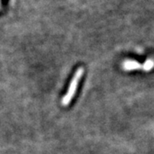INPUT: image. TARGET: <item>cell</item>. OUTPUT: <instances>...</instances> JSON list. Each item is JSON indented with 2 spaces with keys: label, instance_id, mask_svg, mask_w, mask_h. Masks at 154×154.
<instances>
[{
  "label": "cell",
  "instance_id": "1",
  "mask_svg": "<svg viewBox=\"0 0 154 154\" xmlns=\"http://www.w3.org/2000/svg\"><path fill=\"white\" fill-rule=\"evenodd\" d=\"M83 74H84V69L82 68V67L79 68L75 71L74 76H73L71 82H70V85H69V88L68 91H67V94L62 99V105L66 106V105H68L71 102L72 99H73L74 95H75V92H76V89L78 88L80 80L82 77Z\"/></svg>",
  "mask_w": 154,
  "mask_h": 154
},
{
  "label": "cell",
  "instance_id": "2",
  "mask_svg": "<svg viewBox=\"0 0 154 154\" xmlns=\"http://www.w3.org/2000/svg\"><path fill=\"white\" fill-rule=\"evenodd\" d=\"M154 68V60L148 58L144 63H140L139 62L131 59H127L122 63V69L125 71H132L136 69H141L145 72L151 71Z\"/></svg>",
  "mask_w": 154,
  "mask_h": 154
}]
</instances>
